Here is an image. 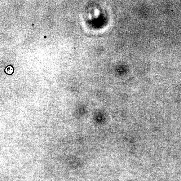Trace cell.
Masks as SVG:
<instances>
[]
</instances>
